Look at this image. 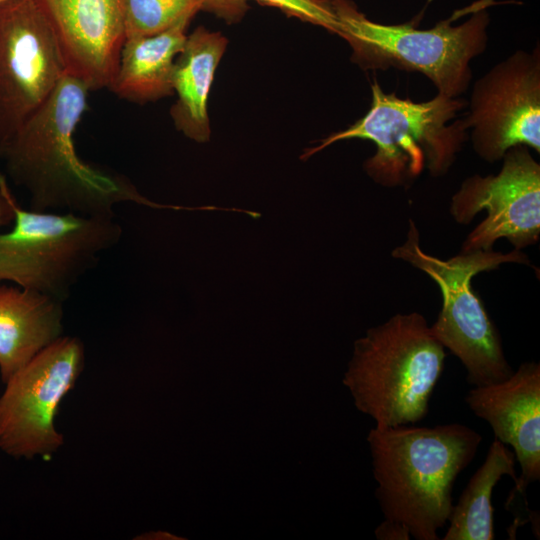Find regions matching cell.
<instances>
[{"instance_id": "9c48e42d", "label": "cell", "mask_w": 540, "mask_h": 540, "mask_svg": "<svg viewBox=\"0 0 540 540\" xmlns=\"http://www.w3.org/2000/svg\"><path fill=\"white\" fill-rule=\"evenodd\" d=\"M67 67L39 0L0 4V144L49 98Z\"/></svg>"}, {"instance_id": "5bb4252c", "label": "cell", "mask_w": 540, "mask_h": 540, "mask_svg": "<svg viewBox=\"0 0 540 540\" xmlns=\"http://www.w3.org/2000/svg\"><path fill=\"white\" fill-rule=\"evenodd\" d=\"M63 303L14 284L0 286V377L3 383L63 335Z\"/></svg>"}, {"instance_id": "52a82bcc", "label": "cell", "mask_w": 540, "mask_h": 540, "mask_svg": "<svg viewBox=\"0 0 540 540\" xmlns=\"http://www.w3.org/2000/svg\"><path fill=\"white\" fill-rule=\"evenodd\" d=\"M392 256L425 272L438 285L442 307L430 329L444 348L461 361L467 381L473 386H484L508 378L513 370L505 358L498 331L471 281L478 273L494 270L503 263L529 264L528 257L518 249L509 253L488 249L462 251L442 260L421 249L412 220L406 241L392 251Z\"/></svg>"}, {"instance_id": "d6986e66", "label": "cell", "mask_w": 540, "mask_h": 540, "mask_svg": "<svg viewBox=\"0 0 540 540\" xmlns=\"http://www.w3.org/2000/svg\"><path fill=\"white\" fill-rule=\"evenodd\" d=\"M249 1V0H247ZM262 6L279 9L288 17L321 26L335 33L338 21L330 0H254Z\"/></svg>"}, {"instance_id": "9a60e30c", "label": "cell", "mask_w": 540, "mask_h": 540, "mask_svg": "<svg viewBox=\"0 0 540 540\" xmlns=\"http://www.w3.org/2000/svg\"><path fill=\"white\" fill-rule=\"evenodd\" d=\"M227 43L220 32L199 26L187 35L175 60L172 85L177 100L170 115L177 130L199 143L210 138L208 97Z\"/></svg>"}, {"instance_id": "7402d4cb", "label": "cell", "mask_w": 540, "mask_h": 540, "mask_svg": "<svg viewBox=\"0 0 540 540\" xmlns=\"http://www.w3.org/2000/svg\"><path fill=\"white\" fill-rule=\"evenodd\" d=\"M375 535L380 540H408L411 538L405 525L385 518L376 528Z\"/></svg>"}, {"instance_id": "4fadbf2b", "label": "cell", "mask_w": 540, "mask_h": 540, "mask_svg": "<svg viewBox=\"0 0 540 540\" xmlns=\"http://www.w3.org/2000/svg\"><path fill=\"white\" fill-rule=\"evenodd\" d=\"M465 401L485 420L495 438L513 448L521 475L515 488L526 491L540 479V365L522 363L505 380L473 386Z\"/></svg>"}, {"instance_id": "8fae6325", "label": "cell", "mask_w": 540, "mask_h": 540, "mask_svg": "<svg viewBox=\"0 0 540 540\" xmlns=\"http://www.w3.org/2000/svg\"><path fill=\"white\" fill-rule=\"evenodd\" d=\"M475 152L484 160L503 158L512 147L540 151L539 50L517 51L493 67L473 88L463 120Z\"/></svg>"}, {"instance_id": "5b68a950", "label": "cell", "mask_w": 540, "mask_h": 540, "mask_svg": "<svg viewBox=\"0 0 540 540\" xmlns=\"http://www.w3.org/2000/svg\"><path fill=\"white\" fill-rule=\"evenodd\" d=\"M445 358L421 314H396L356 342L346 382L376 427L413 425L428 413Z\"/></svg>"}, {"instance_id": "e0dca14e", "label": "cell", "mask_w": 540, "mask_h": 540, "mask_svg": "<svg viewBox=\"0 0 540 540\" xmlns=\"http://www.w3.org/2000/svg\"><path fill=\"white\" fill-rule=\"evenodd\" d=\"M515 455L498 439L491 443L483 464L453 504L443 540L494 539L492 492L502 476L518 482Z\"/></svg>"}, {"instance_id": "8992f818", "label": "cell", "mask_w": 540, "mask_h": 540, "mask_svg": "<svg viewBox=\"0 0 540 540\" xmlns=\"http://www.w3.org/2000/svg\"><path fill=\"white\" fill-rule=\"evenodd\" d=\"M0 233V283L10 282L65 302L78 281L123 234L115 216L35 211L15 205Z\"/></svg>"}, {"instance_id": "7a4b0ae2", "label": "cell", "mask_w": 540, "mask_h": 540, "mask_svg": "<svg viewBox=\"0 0 540 540\" xmlns=\"http://www.w3.org/2000/svg\"><path fill=\"white\" fill-rule=\"evenodd\" d=\"M481 441L460 423L372 429L368 442L384 518L405 525L414 539H439L452 511L454 483Z\"/></svg>"}, {"instance_id": "3957f363", "label": "cell", "mask_w": 540, "mask_h": 540, "mask_svg": "<svg viewBox=\"0 0 540 540\" xmlns=\"http://www.w3.org/2000/svg\"><path fill=\"white\" fill-rule=\"evenodd\" d=\"M338 21L336 34L352 49V61L363 69L396 68L420 72L438 93L458 97L471 79L470 61L487 44L495 0H478L458 9L429 29L412 23L387 25L368 19L351 0H330Z\"/></svg>"}, {"instance_id": "6da1fadb", "label": "cell", "mask_w": 540, "mask_h": 540, "mask_svg": "<svg viewBox=\"0 0 540 540\" xmlns=\"http://www.w3.org/2000/svg\"><path fill=\"white\" fill-rule=\"evenodd\" d=\"M89 91L67 73L45 103L0 144L6 175L28 192L29 209L87 216H115L114 207L126 202L180 209L150 201L124 174L78 155L74 134Z\"/></svg>"}, {"instance_id": "ffe728a7", "label": "cell", "mask_w": 540, "mask_h": 540, "mask_svg": "<svg viewBox=\"0 0 540 540\" xmlns=\"http://www.w3.org/2000/svg\"><path fill=\"white\" fill-rule=\"evenodd\" d=\"M201 10L222 19L227 24L240 22L249 10L247 0H201Z\"/></svg>"}, {"instance_id": "ba28073f", "label": "cell", "mask_w": 540, "mask_h": 540, "mask_svg": "<svg viewBox=\"0 0 540 540\" xmlns=\"http://www.w3.org/2000/svg\"><path fill=\"white\" fill-rule=\"evenodd\" d=\"M85 366L83 342L62 335L5 383L0 396V450L16 459L47 457L64 444L55 418Z\"/></svg>"}, {"instance_id": "ac0fdd59", "label": "cell", "mask_w": 540, "mask_h": 540, "mask_svg": "<svg viewBox=\"0 0 540 540\" xmlns=\"http://www.w3.org/2000/svg\"><path fill=\"white\" fill-rule=\"evenodd\" d=\"M201 0H122L125 38L160 33L201 11Z\"/></svg>"}, {"instance_id": "30bf717a", "label": "cell", "mask_w": 540, "mask_h": 540, "mask_svg": "<svg viewBox=\"0 0 540 540\" xmlns=\"http://www.w3.org/2000/svg\"><path fill=\"white\" fill-rule=\"evenodd\" d=\"M503 158L498 174L467 178L452 198L450 212L459 224H468L478 212L487 211L462 251L492 249L500 238L520 250L539 238L540 166L523 145L510 148Z\"/></svg>"}, {"instance_id": "7c38bea8", "label": "cell", "mask_w": 540, "mask_h": 540, "mask_svg": "<svg viewBox=\"0 0 540 540\" xmlns=\"http://www.w3.org/2000/svg\"><path fill=\"white\" fill-rule=\"evenodd\" d=\"M56 33L67 73L90 91L108 88L125 41L122 0H39Z\"/></svg>"}, {"instance_id": "44dd1931", "label": "cell", "mask_w": 540, "mask_h": 540, "mask_svg": "<svg viewBox=\"0 0 540 540\" xmlns=\"http://www.w3.org/2000/svg\"><path fill=\"white\" fill-rule=\"evenodd\" d=\"M16 203L17 201L9 188L6 175L0 173V229L13 224Z\"/></svg>"}, {"instance_id": "277c9868", "label": "cell", "mask_w": 540, "mask_h": 540, "mask_svg": "<svg viewBox=\"0 0 540 540\" xmlns=\"http://www.w3.org/2000/svg\"><path fill=\"white\" fill-rule=\"evenodd\" d=\"M368 112L343 131L331 134L307 149L305 160L330 144L353 138L372 141L375 154L364 168L377 183L405 185L425 169L433 176L445 174L467 140L463 120L456 118L466 102L438 93L433 99L415 103L394 93H385L374 80Z\"/></svg>"}, {"instance_id": "2e32d148", "label": "cell", "mask_w": 540, "mask_h": 540, "mask_svg": "<svg viewBox=\"0 0 540 540\" xmlns=\"http://www.w3.org/2000/svg\"><path fill=\"white\" fill-rule=\"evenodd\" d=\"M192 19H182L150 36L125 38L109 89L119 98L144 104L173 94V71Z\"/></svg>"}, {"instance_id": "603a6c76", "label": "cell", "mask_w": 540, "mask_h": 540, "mask_svg": "<svg viewBox=\"0 0 540 540\" xmlns=\"http://www.w3.org/2000/svg\"><path fill=\"white\" fill-rule=\"evenodd\" d=\"M7 1H10V0H0V4L4 3V2H7Z\"/></svg>"}]
</instances>
